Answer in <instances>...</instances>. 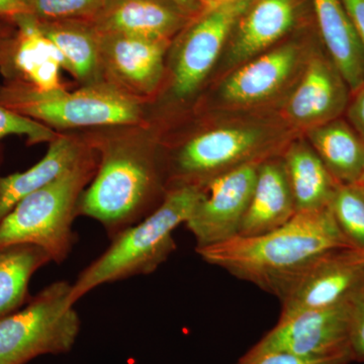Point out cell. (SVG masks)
I'll return each mask as SVG.
<instances>
[{
  "instance_id": "83f0119b",
  "label": "cell",
  "mask_w": 364,
  "mask_h": 364,
  "mask_svg": "<svg viewBox=\"0 0 364 364\" xmlns=\"http://www.w3.org/2000/svg\"><path fill=\"white\" fill-rule=\"evenodd\" d=\"M347 358L312 359L299 358L286 352H253L248 350L236 364H348Z\"/></svg>"
},
{
  "instance_id": "6da1fadb",
  "label": "cell",
  "mask_w": 364,
  "mask_h": 364,
  "mask_svg": "<svg viewBox=\"0 0 364 364\" xmlns=\"http://www.w3.org/2000/svg\"><path fill=\"white\" fill-rule=\"evenodd\" d=\"M354 249L329 208L298 212L282 227L258 235L237 236L196 249L210 264L279 296L284 287L325 254Z\"/></svg>"
},
{
  "instance_id": "8d00e7d4",
  "label": "cell",
  "mask_w": 364,
  "mask_h": 364,
  "mask_svg": "<svg viewBox=\"0 0 364 364\" xmlns=\"http://www.w3.org/2000/svg\"><path fill=\"white\" fill-rule=\"evenodd\" d=\"M354 251H355L358 260L360 261V262L364 263V250H355V249H354Z\"/></svg>"
},
{
  "instance_id": "ac0fdd59",
  "label": "cell",
  "mask_w": 364,
  "mask_h": 364,
  "mask_svg": "<svg viewBox=\"0 0 364 364\" xmlns=\"http://www.w3.org/2000/svg\"><path fill=\"white\" fill-rule=\"evenodd\" d=\"M296 213L284 163L261 162L252 198L238 235L268 233L286 224Z\"/></svg>"
},
{
  "instance_id": "7c38bea8",
  "label": "cell",
  "mask_w": 364,
  "mask_h": 364,
  "mask_svg": "<svg viewBox=\"0 0 364 364\" xmlns=\"http://www.w3.org/2000/svg\"><path fill=\"white\" fill-rule=\"evenodd\" d=\"M350 95L332 60L315 56L287 102V116L299 126L312 129L339 119L346 111Z\"/></svg>"
},
{
  "instance_id": "8fae6325",
  "label": "cell",
  "mask_w": 364,
  "mask_h": 364,
  "mask_svg": "<svg viewBox=\"0 0 364 364\" xmlns=\"http://www.w3.org/2000/svg\"><path fill=\"white\" fill-rule=\"evenodd\" d=\"M262 133L250 127L217 129L188 141L176 157L178 186H203L223 172L248 162L262 142Z\"/></svg>"
},
{
  "instance_id": "52a82bcc",
  "label": "cell",
  "mask_w": 364,
  "mask_h": 364,
  "mask_svg": "<svg viewBox=\"0 0 364 364\" xmlns=\"http://www.w3.org/2000/svg\"><path fill=\"white\" fill-rule=\"evenodd\" d=\"M351 298L330 308L279 318L274 328L249 350L286 352L312 359L347 358L352 361Z\"/></svg>"
},
{
  "instance_id": "74e56055",
  "label": "cell",
  "mask_w": 364,
  "mask_h": 364,
  "mask_svg": "<svg viewBox=\"0 0 364 364\" xmlns=\"http://www.w3.org/2000/svg\"><path fill=\"white\" fill-rule=\"evenodd\" d=\"M212 1L213 4H214V6H215V4H222V2L229 1V0H212Z\"/></svg>"
},
{
  "instance_id": "ba28073f",
  "label": "cell",
  "mask_w": 364,
  "mask_h": 364,
  "mask_svg": "<svg viewBox=\"0 0 364 364\" xmlns=\"http://www.w3.org/2000/svg\"><path fill=\"white\" fill-rule=\"evenodd\" d=\"M260 163H243L203 186V195L184 224L195 237L196 249L221 243L239 234Z\"/></svg>"
},
{
  "instance_id": "603a6c76",
  "label": "cell",
  "mask_w": 364,
  "mask_h": 364,
  "mask_svg": "<svg viewBox=\"0 0 364 364\" xmlns=\"http://www.w3.org/2000/svg\"><path fill=\"white\" fill-rule=\"evenodd\" d=\"M39 25L58 48L66 70L79 81L92 82L102 60L100 33L93 23L88 20H39Z\"/></svg>"
},
{
  "instance_id": "e0dca14e",
  "label": "cell",
  "mask_w": 364,
  "mask_h": 364,
  "mask_svg": "<svg viewBox=\"0 0 364 364\" xmlns=\"http://www.w3.org/2000/svg\"><path fill=\"white\" fill-rule=\"evenodd\" d=\"M330 59L352 93L364 86V50L342 0H312Z\"/></svg>"
},
{
  "instance_id": "44dd1931",
  "label": "cell",
  "mask_w": 364,
  "mask_h": 364,
  "mask_svg": "<svg viewBox=\"0 0 364 364\" xmlns=\"http://www.w3.org/2000/svg\"><path fill=\"white\" fill-rule=\"evenodd\" d=\"M309 136L335 181L346 186L358 183L364 168V140L350 124L333 119L310 129Z\"/></svg>"
},
{
  "instance_id": "1f68e13d",
  "label": "cell",
  "mask_w": 364,
  "mask_h": 364,
  "mask_svg": "<svg viewBox=\"0 0 364 364\" xmlns=\"http://www.w3.org/2000/svg\"><path fill=\"white\" fill-rule=\"evenodd\" d=\"M16 26L14 21L0 20V68L4 69L16 38Z\"/></svg>"
},
{
  "instance_id": "3957f363",
  "label": "cell",
  "mask_w": 364,
  "mask_h": 364,
  "mask_svg": "<svg viewBox=\"0 0 364 364\" xmlns=\"http://www.w3.org/2000/svg\"><path fill=\"white\" fill-rule=\"evenodd\" d=\"M95 170L93 160L87 156L56 181L21 200L0 221V248L33 244L53 262L65 261L77 238L73 221L79 198Z\"/></svg>"
},
{
  "instance_id": "d590c367",
  "label": "cell",
  "mask_w": 364,
  "mask_h": 364,
  "mask_svg": "<svg viewBox=\"0 0 364 364\" xmlns=\"http://www.w3.org/2000/svg\"><path fill=\"white\" fill-rule=\"evenodd\" d=\"M354 186H358L359 188H364V168L363 174H361L360 178H359L358 183L354 184Z\"/></svg>"
},
{
  "instance_id": "4fadbf2b",
  "label": "cell",
  "mask_w": 364,
  "mask_h": 364,
  "mask_svg": "<svg viewBox=\"0 0 364 364\" xmlns=\"http://www.w3.org/2000/svg\"><path fill=\"white\" fill-rule=\"evenodd\" d=\"M193 16L167 0H107L91 23L102 33L169 40Z\"/></svg>"
},
{
  "instance_id": "277c9868",
  "label": "cell",
  "mask_w": 364,
  "mask_h": 364,
  "mask_svg": "<svg viewBox=\"0 0 364 364\" xmlns=\"http://www.w3.org/2000/svg\"><path fill=\"white\" fill-rule=\"evenodd\" d=\"M157 191L156 167L149 157L135 150L111 151L79 198L77 215L97 220L112 239L159 207Z\"/></svg>"
},
{
  "instance_id": "8992f818",
  "label": "cell",
  "mask_w": 364,
  "mask_h": 364,
  "mask_svg": "<svg viewBox=\"0 0 364 364\" xmlns=\"http://www.w3.org/2000/svg\"><path fill=\"white\" fill-rule=\"evenodd\" d=\"M0 105L57 128L131 124L141 116L135 100L107 86H90L74 92H40L11 80L0 87Z\"/></svg>"
},
{
  "instance_id": "e575fe53",
  "label": "cell",
  "mask_w": 364,
  "mask_h": 364,
  "mask_svg": "<svg viewBox=\"0 0 364 364\" xmlns=\"http://www.w3.org/2000/svg\"><path fill=\"white\" fill-rule=\"evenodd\" d=\"M198 1H200V4H202L207 9L214 6V4H213L212 0H198Z\"/></svg>"
},
{
  "instance_id": "d4e9b609",
  "label": "cell",
  "mask_w": 364,
  "mask_h": 364,
  "mask_svg": "<svg viewBox=\"0 0 364 364\" xmlns=\"http://www.w3.org/2000/svg\"><path fill=\"white\" fill-rule=\"evenodd\" d=\"M340 231L355 250H364V195L355 186L339 184L329 205Z\"/></svg>"
},
{
  "instance_id": "836d02e7",
  "label": "cell",
  "mask_w": 364,
  "mask_h": 364,
  "mask_svg": "<svg viewBox=\"0 0 364 364\" xmlns=\"http://www.w3.org/2000/svg\"><path fill=\"white\" fill-rule=\"evenodd\" d=\"M167 1H170L172 2V4H176V6H178L179 9L186 11V14L193 16V18H195L196 16L202 14L207 11V9H205V7L203 6L198 0H167Z\"/></svg>"
},
{
  "instance_id": "5bb4252c",
  "label": "cell",
  "mask_w": 364,
  "mask_h": 364,
  "mask_svg": "<svg viewBox=\"0 0 364 364\" xmlns=\"http://www.w3.org/2000/svg\"><path fill=\"white\" fill-rule=\"evenodd\" d=\"M16 38L6 65L7 75H16L21 82L40 92L65 90L60 79V70L65 68L63 57L41 30L39 20L33 14H23L13 21Z\"/></svg>"
},
{
  "instance_id": "d6986e66",
  "label": "cell",
  "mask_w": 364,
  "mask_h": 364,
  "mask_svg": "<svg viewBox=\"0 0 364 364\" xmlns=\"http://www.w3.org/2000/svg\"><path fill=\"white\" fill-rule=\"evenodd\" d=\"M294 0H258L242 16L229 51L230 64L242 63L277 43L294 25Z\"/></svg>"
},
{
  "instance_id": "9a60e30c",
  "label": "cell",
  "mask_w": 364,
  "mask_h": 364,
  "mask_svg": "<svg viewBox=\"0 0 364 364\" xmlns=\"http://www.w3.org/2000/svg\"><path fill=\"white\" fill-rule=\"evenodd\" d=\"M167 45L168 40L100 33L102 59L124 83L144 92L154 90L161 78Z\"/></svg>"
},
{
  "instance_id": "f35d334b",
  "label": "cell",
  "mask_w": 364,
  "mask_h": 364,
  "mask_svg": "<svg viewBox=\"0 0 364 364\" xmlns=\"http://www.w3.org/2000/svg\"><path fill=\"white\" fill-rule=\"evenodd\" d=\"M356 188H358V186H356ZM359 189H360L361 193H363V195H364V188H359Z\"/></svg>"
},
{
  "instance_id": "484cf974",
  "label": "cell",
  "mask_w": 364,
  "mask_h": 364,
  "mask_svg": "<svg viewBox=\"0 0 364 364\" xmlns=\"http://www.w3.org/2000/svg\"><path fill=\"white\" fill-rule=\"evenodd\" d=\"M107 0H33V14L40 21L90 20Z\"/></svg>"
},
{
  "instance_id": "f546056e",
  "label": "cell",
  "mask_w": 364,
  "mask_h": 364,
  "mask_svg": "<svg viewBox=\"0 0 364 364\" xmlns=\"http://www.w3.org/2000/svg\"><path fill=\"white\" fill-rule=\"evenodd\" d=\"M347 105V119L352 128L364 140V86L352 93Z\"/></svg>"
},
{
  "instance_id": "d6a6232c",
  "label": "cell",
  "mask_w": 364,
  "mask_h": 364,
  "mask_svg": "<svg viewBox=\"0 0 364 364\" xmlns=\"http://www.w3.org/2000/svg\"><path fill=\"white\" fill-rule=\"evenodd\" d=\"M364 50V0H342Z\"/></svg>"
},
{
  "instance_id": "7402d4cb",
  "label": "cell",
  "mask_w": 364,
  "mask_h": 364,
  "mask_svg": "<svg viewBox=\"0 0 364 364\" xmlns=\"http://www.w3.org/2000/svg\"><path fill=\"white\" fill-rule=\"evenodd\" d=\"M282 163L296 212L329 208L340 183L330 174L312 147L304 143L294 144L287 150Z\"/></svg>"
},
{
  "instance_id": "30bf717a",
  "label": "cell",
  "mask_w": 364,
  "mask_h": 364,
  "mask_svg": "<svg viewBox=\"0 0 364 364\" xmlns=\"http://www.w3.org/2000/svg\"><path fill=\"white\" fill-rule=\"evenodd\" d=\"M255 0H229L207 9L184 35L176 66L173 90L193 95L212 70L225 43Z\"/></svg>"
},
{
  "instance_id": "7a4b0ae2",
  "label": "cell",
  "mask_w": 364,
  "mask_h": 364,
  "mask_svg": "<svg viewBox=\"0 0 364 364\" xmlns=\"http://www.w3.org/2000/svg\"><path fill=\"white\" fill-rule=\"evenodd\" d=\"M203 195L198 186L170 188L154 212L114 236L109 247L80 272L71 284V303L102 284L154 272L176 250L174 231L186 224Z\"/></svg>"
},
{
  "instance_id": "2e32d148",
  "label": "cell",
  "mask_w": 364,
  "mask_h": 364,
  "mask_svg": "<svg viewBox=\"0 0 364 364\" xmlns=\"http://www.w3.org/2000/svg\"><path fill=\"white\" fill-rule=\"evenodd\" d=\"M298 58V46L291 43L248 62L223 83L222 97L238 105L267 100L291 76Z\"/></svg>"
},
{
  "instance_id": "9c48e42d",
  "label": "cell",
  "mask_w": 364,
  "mask_h": 364,
  "mask_svg": "<svg viewBox=\"0 0 364 364\" xmlns=\"http://www.w3.org/2000/svg\"><path fill=\"white\" fill-rule=\"evenodd\" d=\"M363 282L364 263L354 249L325 254L299 273L277 296L282 303L279 318L343 303Z\"/></svg>"
},
{
  "instance_id": "ffe728a7",
  "label": "cell",
  "mask_w": 364,
  "mask_h": 364,
  "mask_svg": "<svg viewBox=\"0 0 364 364\" xmlns=\"http://www.w3.org/2000/svg\"><path fill=\"white\" fill-rule=\"evenodd\" d=\"M86 157L72 139L56 138L50 143L45 156L30 169L0 176V221L26 196L56 181Z\"/></svg>"
},
{
  "instance_id": "cb8c5ba5",
  "label": "cell",
  "mask_w": 364,
  "mask_h": 364,
  "mask_svg": "<svg viewBox=\"0 0 364 364\" xmlns=\"http://www.w3.org/2000/svg\"><path fill=\"white\" fill-rule=\"evenodd\" d=\"M51 261L42 248L33 244L0 248V318L25 305L33 273Z\"/></svg>"
},
{
  "instance_id": "5b68a950",
  "label": "cell",
  "mask_w": 364,
  "mask_h": 364,
  "mask_svg": "<svg viewBox=\"0 0 364 364\" xmlns=\"http://www.w3.org/2000/svg\"><path fill=\"white\" fill-rule=\"evenodd\" d=\"M70 291L68 282H53L25 308L0 318V364H26L39 356L72 350L81 321Z\"/></svg>"
},
{
  "instance_id": "4dcf8cb0",
  "label": "cell",
  "mask_w": 364,
  "mask_h": 364,
  "mask_svg": "<svg viewBox=\"0 0 364 364\" xmlns=\"http://www.w3.org/2000/svg\"><path fill=\"white\" fill-rule=\"evenodd\" d=\"M23 14H33V0H0V20L13 21Z\"/></svg>"
},
{
  "instance_id": "f1b7e54d",
  "label": "cell",
  "mask_w": 364,
  "mask_h": 364,
  "mask_svg": "<svg viewBox=\"0 0 364 364\" xmlns=\"http://www.w3.org/2000/svg\"><path fill=\"white\" fill-rule=\"evenodd\" d=\"M349 348L352 361L364 363V282L351 298Z\"/></svg>"
},
{
  "instance_id": "4316f807",
  "label": "cell",
  "mask_w": 364,
  "mask_h": 364,
  "mask_svg": "<svg viewBox=\"0 0 364 364\" xmlns=\"http://www.w3.org/2000/svg\"><path fill=\"white\" fill-rule=\"evenodd\" d=\"M25 136L28 143H51L57 138L46 124L0 105V140L7 136Z\"/></svg>"
}]
</instances>
